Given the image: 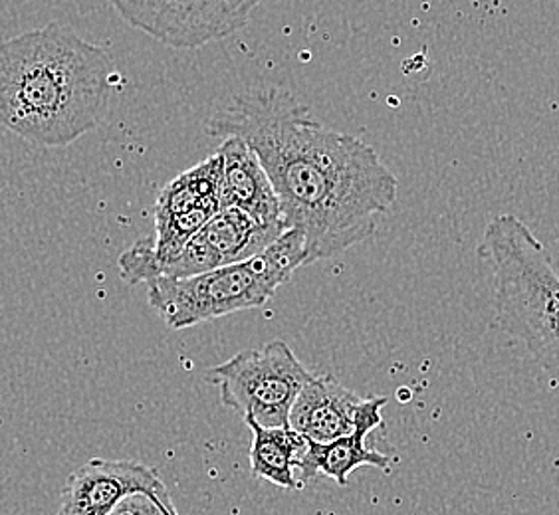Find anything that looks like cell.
I'll list each match as a JSON object with an SVG mask.
<instances>
[{
	"label": "cell",
	"mask_w": 559,
	"mask_h": 515,
	"mask_svg": "<svg viewBox=\"0 0 559 515\" xmlns=\"http://www.w3.org/2000/svg\"><path fill=\"white\" fill-rule=\"evenodd\" d=\"M211 137H240L257 153L282 218L300 230L308 266L373 237L397 203L399 181L366 141L316 121L278 87L228 97L206 119Z\"/></svg>",
	"instance_id": "6da1fadb"
},
{
	"label": "cell",
	"mask_w": 559,
	"mask_h": 515,
	"mask_svg": "<svg viewBox=\"0 0 559 515\" xmlns=\"http://www.w3.org/2000/svg\"><path fill=\"white\" fill-rule=\"evenodd\" d=\"M114 60L64 24L0 43V125L44 147H66L99 128Z\"/></svg>",
	"instance_id": "7a4b0ae2"
},
{
	"label": "cell",
	"mask_w": 559,
	"mask_h": 515,
	"mask_svg": "<svg viewBox=\"0 0 559 515\" xmlns=\"http://www.w3.org/2000/svg\"><path fill=\"white\" fill-rule=\"evenodd\" d=\"M476 254L490 272L496 327L559 386V272L548 250L522 218L498 215Z\"/></svg>",
	"instance_id": "3957f363"
},
{
	"label": "cell",
	"mask_w": 559,
	"mask_h": 515,
	"mask_svg": "<svg viewBox=\"0 0 559 515\" xmlns=\"http://www.w3.org/2000/svg\"><path fill=\"white\" fill-rule=\"evenodd\" d=\"M308 266L300 230L288 228L257 256L197 276L147 284L150 306L173 332L266 306L296 270Z\"/></svg>",
	"instance_id": "277c9868"
},
{
	"label": "cell",
	"mask_w": 559,
	"mask_h": 515,
	"mask_svg": "<svg viewBox=\"0 0 559 515\" xmlns=\"http://www.w3.org/2000/svg\"><path fill=\"white\" fill-rule=\"evenodd\" d=\"M312 376L280 339L240 351L206 373L226 408L262 427H290L292 407Z\"/></svg>",
	"instance_id": "5b68a950"
},
{
	"label": "cell",
	"mask_w": 559,
	"mask_h": 515,
	"mask_svg": "<svg viewBox=\"0 0 559 515\" xmlns=\"http://www.w3.org/2000/svg\"><path fill=\"white\" fill-rule=\"evenodd\" d=\"M264 0H109L133 28L169 48H203L247 26Z\"/></svg>",
	"instance_id": "8992f818"
},
{
	"label": "cell",
	"mask_w": 559,
	"mask_h": 515,
	"mask_svg": "<svg viewBox=\"0 0 559 515\" xmlns=\"http://www.w3.org/2000/svg\"><path fill=\"white\" fill-rule=\"evenodd\" d=\"M286 225H264L235 206H221L183 250L165 264L157 279L189 278L257 256L282 237ZM155 282V279H153Z\"/></svg>",
	"instance_id": "52a82bcc"
},
{
	"label": "cell",
	"mask_w": 559,
	"mask_h": 515,
	"mask_svg": "<svg viewBox=\"0 0 559 515\" xmlns=\"http://www.w3.org/2000/svg\"><path fill=\"white\" fill-rule=\"evenodd\" d=\"M133 494H147L169 514L179 515L169 488L155 468L140 462L102 458L86 462L70 474L58 515H109Z\"/></svg>",
	"instance_id": "ba28073f"
},
{
	"label": "cell",
	"mask_w": 559,
	"mask_h": 515,
	"mask_svg": "<svg viewBox=\"0 0 559 515\" xmlns=\"http://www.w3.org/2000/svg\"><path fill=\"white\" fill-rule=\"evenodd\" d=\"M388 405L385 397L364 398L359 420L349 434L330 442H312L298 464V478L306 486L316 476H325L337 486H347L349 476L361 466H373L381 472H391V458L388 454L367 448V436L383 427L381 410Z\"/></svg>",
	"instance_id": "9c48e42d"
},
{
	"label": "cell",
	"mask_w": 559,
	"mask_h": 515,
	"mask_svg": "<svg viewBox=\"0 0 559 515\" xmlns=\"http://www.w3.org/2000/svg\"><path fill=\"white\" fill-rule=\"evenodd\" d=\"M216 153L223 161L221 206H235L264 225H286L276 191L257 153L235 135L225 137Z\"/></svg>",
	"instance_id": "30bf717a"
},
{
	"label": "cell",
	"mask_w": 559,
	"mask_h": 515,
	"mask_svg": "<svg viewBox=\"0 0 559 515\" xmlns=\"http://www.w3.org/2000/svg\"><path fill=\"white\" fill-rule=\"evenodd\" d=\"M364 398L334 375L312 376L290 410V429L312 442H330L357 427Z\"/></svg>",
	"instance_id": "8fae6325"
},
{
	"label": "cell",
	"mask_w": 559,
	"mask_h": 515,
	"mask_svg": "<svg viewBox=\"0 0 559 515\" xmlns=\"http://www.w3.org/2000/svg\"><path fill=\"white\" fill-rule=\"evenodd\" d=\"M252 432L248 451L252 476L274 483L282 490H301L298 464L310 441L290 427H262L254 420H245Z\"/></svg>",
	"instance_id": "7c38bea8"
},
{
	"label": "cell",
	"mask_w": 559,
	"mask_h": 515,
	"mask_svg": "<svg viewBox=\"0 0 559 515\" xmlns=\"http://www.w3.org/2000/svg\"><path fill=\"white\" fill-rule=\"evenodd\" d=\"M223 161L215 153L165 184L155 203V225L203 206L221 208Z\"/></svg>",
	"instance_id": "4fadbf2b"
},
{
	"label": "cell",
	"mask_w": 559,
	"mask_h": 515,
	"mask_svg": "<svg viewBox=\"0 0 559 515\" xmlns=\"http://www.w3.org/2000/svg\"><path fill=\"white\" fill-rule=\"evenodd\" d=\"M109 515H173L163 507L159 502H155L147 494H133L126 498L121 504Z\"/></svg>",
	"instance_id": "5bb4252c"
}]
</instances>
